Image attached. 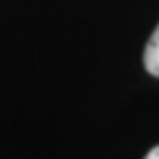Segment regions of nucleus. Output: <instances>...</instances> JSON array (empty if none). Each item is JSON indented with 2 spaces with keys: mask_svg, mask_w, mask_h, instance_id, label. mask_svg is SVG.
<instances>
[{
  "mask_svg": "<svg viewBox=\"0 0 159 159\" xmlns=\"http://www.w3.org/2000/svg\"><path fill=\"white\" fill-rule=\"evenodd\" d=\"M144 66L150 75L159 77V25L157 29L152 31L148 44H146V51H144Z\"/></svg>",
  "mask_w": 159,
  "mask_h": 159,
  "instance_id": "nucleus-1",
  "label": "nucleus"
},
{
  "mask_svg": "<svg viewBox=\"0 0 159 159\" xmlns=\"http://www.w3.org/2000/svg\"><path fill=\"white\" fill-rule=\"evenodd\" d=\"M146 159H159V146H155V148L146 155Z\"/></svg>",
  "mask_w": 159,
  "mask_h": 159,
  "instance_id": "nucleus-2",
  "label": "nucleus"
}]
</instances>
